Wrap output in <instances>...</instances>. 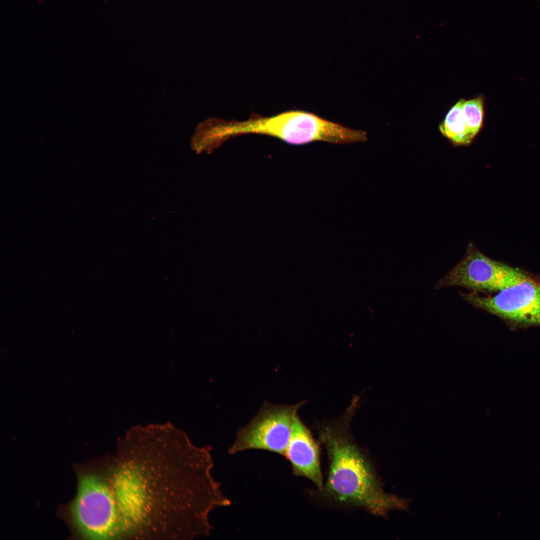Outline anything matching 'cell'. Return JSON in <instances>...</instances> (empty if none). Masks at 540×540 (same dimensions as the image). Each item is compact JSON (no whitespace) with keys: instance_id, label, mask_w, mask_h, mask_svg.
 Returning a JSON list of instances; mask_svg holds the SVG:
<instances>
[{"instance_id":"cell-1","label":"cell","mask_w":540,"mask_h":540,"mask_svg":"<svg viewBox=\"0 0 540 540\" xmlns=\"http://www.w3.org/2000/svg\"><path fill=\"white\" fill-rule=\"evenodd\" d=\"M108 480L118 538L190 539L215 497L204 452L172 426L130 430Z\"/></svg>"},{"instance_id":"cell-2","label":"cell","mask_w":540,"mask_h":540,"mask_svg":"<svg viewBox=\"0 0 540 540\" xmlns=\"http://www.w3.org/2000/svg\"><path fill=\"white\" fill-rule=\"evenodd\" d=\"M338 419L317 430L328 460L326 480L314 492L324 502L340 508H359L377 516L392 510L408 512L412 499L386 492L372 460L354 441L350 429L354 407Z\"/></svg>"},{"instance_id":"cell-3","label":"cell","mask_w":540,"mask_h":540,"mask_svg":"<svg viewBox=\"0 0 540 540\" xmlns=\"http://www.w3.org/2000/svg\"><path fill=\"white\" fill-rule=\"evenodd\" d=\"M530 278L518 268L488 258L470 243L464 258L436 283L434 288L458 286L475 292L500 291Z\"/></svg>"},{"instance_id":"cell-4","label":"cell","mask_w":540,"mask_h":540,"mask_svg":"<svg viewBox=\"0 0 540 540\" xmlns=\"http://www.w3.org/2000/svg\"><path fill=\"white\" fill-rule=\"evenodd\" d=\"M304 404L288 405L265 402L251 422L238 430L228 453L261 450L284 456L294 418Z\"/></svg>"},{"instance_id":"cell-5","label":"cell","mask_w":540,"mask_h":540,"mask_svg":"<svg viewBox=\"0 0 540 540\" xmlns=\"http://www.w3.org/2000/svg\"><path fill=\"white\" fill-rule=\"evenodd\" d=\"M72 514L78 529L88 538H117L114 508L105 478L90 474L80 478Z\"/></svg>"},{"instance_id":"cell-6","label":"cell","mask_w":540,"mask_h":540,"mask_svg":"<svg viewBox=\"0 0 540 540\" xmlns=\"http://www.w3.org/2000/svg\"><path fill=\"white\" fill-rule=\"evenodd\" d=\"M466 302L517 328L540 326V283L531 278L492 296L460 293Z\"/></svg>"},{"instance_id":"cell-7","label":"cell","mask_w":540,"mask_h":540,"mask_svg":"<svg viewBox=\"0 0 540 540\" xmlns=\"http://www.w3.org/2000/svg\"><path fill=\"white\" fill-rule=\"evenodd\" d=\"M284 456L290 462L294 476L308 478L316 485L317 490L322 488L324 482L319 446L298 414L294 418Z\"/></svg>"},{"instance_id":"cell-8","label":"cell","mask_w":540,"mask_h":540,"mask_svg":"<svg viewBox=\"0 0 540 540\" xmlns=\"http://www.w3.org/2000/svg\"><path fill=\"white\" fill-rule=\"evenodd\" d=\"M464 99L452 106L438 126L442 135L456 146H468L478 135L464 109Z\"/></svg>"}]
</instances>
